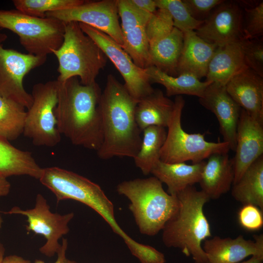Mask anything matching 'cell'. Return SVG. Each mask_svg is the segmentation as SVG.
I'll return each mask as SVG.
<instances>
[{"label":"cell","mask_w":263,"mask_h":263,"mask_svg":"<svg viewBox=\"0 0 263 263\" xmlns=\"http://www.w3.org/2000/svg\"><path fill=\"white\" fill-rule=\"evenodd\" d=\"M40 183L56 196L57 202L78 201L97 212L124 241L130 251L140 245L120 227L114 216V206L101 187L87 178L57 167L42 169Z\"/></svg>","instance_id":"277c9868"},{"label":"cell","mask_w":263,"mask_h":263,"mask_svg":"<svg viewBox=\"0 0 263 263\" xmlns=\"http://www.w3.org/2000/svg\"><path fill=\"white\" fill-rule=\"evenodd\" d=\"M81 30L98 45L120 73L126 89L139 101L152 93L151 86L145 69L137 66L129 54L110 36L93 27L79 23Z\"/></svg>","instance_id":"30bf717a"},{"label":"cell","mask_w":263,"mask_h":263,"mask_svg":"<svg viewBox=\"0 0 263 263\" xmlns=\"http://www.w3.org/2000/svg\"><path fill=\"white\" fill-rule=\"evenodd\" d=\"M235 155L232 159L234 172L233 184L247 168L263 155V123L241 108L236 131Z\"/></svg>","instance_id":"2e32d148"},{"label":"cell","mask_w":263,"mask_h":263,"mask_svg":"<svg viewBox=\"0 0 263 263\" xmlns=\"http://www.w3.org/2000/svg\"><path fill=\"white\" fill-rule=\"evenodd\" d=\"M247 67L240 42L217 47L208 64L206 81L225 86Z\"/></svg>","instance_id":"7402d4cb"},{"label":"cell","mask_w":263,"mask_h":263,"mask_svg":"<svg viewBox=\"0 0 263 263\" xmlns=\"http://www.w3.org/2000/svg\"><path fill=\"white\" fill-rule=\"evenodd\" d=\"M234 179L232 159L227 153H216L205 162L199 183L209 199L215 200L230 189Z\"/></svg>","instance_id":"ffe728a7"},{"label":"cell","mask_w":263,"mask_h":263,"mask_svg":"<svg viewBox=\"0 0 263 263\" xmlns=\"http://www.w3.org/2000/svg\"><path fill=\"white\" fill-rule=\"evenodd\" d=\"M243 10L238 2L226 1L215 7L195 32L206 42L217 47L244 39Z\"/></svg>","instance_id":"9a60e30c"},{"label":"cell","mask_w":263,"mask_h":263,"mask_svg":"<svg viewBox=\"0 0 263 263\" xmlns=\"http://www.w3.org/2000/svg\"><path fill=\"white\" fill-rule=\"evenodd\" d=\"M231 194L243 205L252 204L263 210V155L255 161L239 180L232 185Z\"/></svg>","instance_id":"83f0119b"},{"label":"cell","mask_w":263,"mask_h":263,"mask_svg":"<svg viewBox=\"0 0 263 263\" xmlns=\"http://www.w3.org/2000/svg\"><path fill=\"white\" fill-rule=\"evenodd\" d=\"M205 162L188 165L184 162L167 163L160 160L150 173L167 186L169 194L176 195L187 188L199 183Z\"/></svg>","instance_id":"603a6c76"},{"label":"cell","mask_w":263,"mask_h":263,"mask_svg":"<svg viewBox=\"0 0 263 263\" xmlns=\"http://www.w3.org/2000/svg\"><path fill=\"white\" fill-rule=\"evenodd\" d=\"M116 190L130 200L129 208L144 235L154 236L162 230L179 207L176 195L165 191L154 176L123 181Z\"/></svg>","instance_id":"5b68a950"},{"label":"cell","mask_w":263,"mask_h":263,"mask_svg":"<svg viewBox=\"0 0 263 263\" xmlns=\"http://www.w3.org/2000/svg\"><path fill=\"white\" fill-rule=\"evenodd\" d=\"M263 261V258L253 256L249 259L245 261H242L237 263H262Z\"/></svg>","instance_id":"b9f144b4"},{"label":"cell","mask_w":263,"mask_h":263,"mask_svg":"<svg viewBox=\"0 0 263 263\" xmlns=\"http://www.w3.org/2000/svg\"><path fill=\"white\" fill-rule=\"evenodd\" d=\"M1 29H2L0 28V43H1L2 42L4 41L7 38L6 35L0 32Z\"/></svg>","instance_id":"ee69618b"},{"label":"cell","mask_w":263,"mask_h":263,"mask_svg":"<svg viewBox=\"0 0 263 263\" xmlns=\"http://www.w3.org/2000/svg\"><path fill=\"white\" fill-rule=\"evenodd\" d=\"M156 7L167 10L170 14L174 27L183 33L195 31L204 21L197 20L189 13L181 0H154Z\"/></svg>","instance_id":"1f68e13d"},{"label":"cell","mask_w":263,"mask_h":263,"mask_svg":"<svg viewBox=\"0 0 263 263\" xmlns=\"http://www.w3.org/2000/svg\"><path fill=\"white\" fill-rule=\"evenodd\" d=\"M84 0H14L17 9L27 15L45 18L46 14L74 8L85 3Z\"/></svg>","instance_id":"4dcf8cb0"},{"label":"cell","mask_w":263,"mask_h":263,"mask_svg":"<svg viewBox=\"0 0 263 263\" xmlns=\"http://www.w3.org/2000/svg\"><path fill=\"white\" fill-rule=\"evenodd\" d=\"M150 83H158L166 89V95L187 94L201 97L207 87L212 82L201 81L196 76L188 74L177 76L169 75L156 67L151 66L145 69Z\"/></svg>","instance_id":"4316f807"},{"label":"cell","mask_w":263,"mask_h":263,"mask_svg":"<svg viewBox=\"0 0 263 263\" xmlns=\"http://www.w3.org/2000/svg\"><path fill=\"white\" fill-rule=\"evenodd\" d=\"M174 109V101L162 91L153 92L138 101L135 111L136 123L141 130L150 126L167 127Z\"/></svg>","instance_id":"cb8c5ba5"},{"label":"cell","mask_w":263,"mask_h":263,"mask_svg":"<svg viewBox=\"0 0 263 263\" xmlns=\"http://www.w3.org/2000/svg\"><path fill=\"white\" fill-rule=\"evenodd\" d=\"M123 37V49L138 67L151 66L146 25L151 15L136 7L130 0H117Z\"/></svg>","instance_id":"5bb4252c"},{"label":"cell","mask_w":263,"mask_h":263,"mask_svg":"<svg viewBox=\"0 0 263 263\" xmlns=\"http://www.w3.org/2000/svg\"><path fill=\"white\" fill-rule=\"evenodd\" d=\"M231 97L252 117L263 123V77L248 67L225 85Z\"/></svg>","instance_id":"d6986e66"},{"label":"cell","mask_w":263,"mask_h":263,"mask_svg":"<svg viewBox=\"0 0 263 263\" xmlns=\"http://www.w3.org/2000/svg\"><path fill=\"white\" fill-rule=\"evenodd\" d=\"M253 237L254 241L242 235L234 239L216 236L204 241L202 247L208 263H237L253 256L263 258V235Z\"/></svg>","instance_id":"ac0fdd59"},{"label":"cell","mask_w":263,"mask_h":263,"mask_svg":"<svg viewBox=\"0 0 263 263\" xmlns=\"http://www.w3.org/2000/svg\"><path fill=\"white\" fill-rule=\"evenodd\" d=\"M64 23H83L105 33L121 47L123 44L117 0H86L78 6L46 14Z\"/></svg>","instance_id":"4fadbf2b"},{"label":"cell","mask_w":263,"mask_h":263,"mask_svg":"<svg viewBox=\"0 0 263 263\" xmlns=\"http://www.w3.org/2000/svg\"><path fill=\"white\" fill-rule=\"evenodd\" d=\"M199 101L216 115L224 142L229 144L230 150L235 151L240 106L227 93L225 86L213 82L207 87Z\"/></svg>","instance_id":"e0dca14e"},{"label":"cell","mask_w":263,"mask_h":263,"mask_svg":"<svg viewBox=\"0 0 263 263\" xmlns=\"http://www.w3.org/2000/svg\"><path fill=\"white\" fill-rule=\"evenodd\" d=\"M0 28L17 34L28 54L47 57L61 45L65 23L53 18L32 16L17 9H0Z\"/></svg>","instance_id":"52a82bcc"},{"label":"cell","mask_w":263,"mask_h":263,"mask_svg":"<svg viewBox=\"0 0 263 263\" xmlns=\"http://www.w3.org/2000/svg\"><path fill=\"white\" fill-rule=\"evenodd\" d=\"M191 16L195 19L204 21L213 10L224 1L223 0H183Z\"/></svg>","instance_id":"8d00e7d4"},{"label":"cell","mask_w":263,"mask_h":263,"mask_svg":"<svg viewBox=\"0 0 263 263\" xmlns=\"http://www.w3.org/2000/svg\"><path fill=\"white\" fill-rule=\"evenodd\" d=\"M242 30L244 39L259 38L263 34V2L244 7Z\"/></svg>","instance_id":"836d02e7"},{"label":"cell","mask_w":263,"mask_h":263,"mask_svg":"<svg viewBox=\"0 0 263 263\" xmlns=\"http://www.w3.org/2000/svg\"><path fill=\"white\" fill-rule=\"evenodd\" d=\"M25 108L0 95V137L7 141L23 134L26 115Z\"/></svg>","instance_id":"f546056e"},{"label":"cell","mask_w":263,"mask_h":263,"mask_svg":"<svg viewBox=\"0 0 263 263\" xmlns=\"http://www.w3.org/2000/svg\"></svg>","instance_id":"bcb514c9"},{"label":"cell","mask_w":263,"mask_h":263,"mask_svg":"<svg viewBox=\"0 0 263 263\" xmlns=\"http://www.w3.org/2000/svg\"><path fill=\"white\" fill-rule=\"evenodd\" d=\"M57 82L55 114L59 132L73 144L97 151L103 142L101 88L96 82L82 85L78 77Z\"/></svg>","instance_id":"6da1fadb"},{"label":"cell","mask_w":263,"mask_h":263,"mask_svg":"<svg viewBox=\"0 0 263 263\" xmlns=\"http://www.w3.org/2000/svg\"><path fill=\"white\" fill-rule=\"evenodd\" d=\"M183 34V46L177 66L178 75L188 74L200 79L206 76L208 64L217 46L203 40L194 31Z\"/></svg>","instance_id":"44dd1931"},{"label":"cell","mask_w":263,"mask_h":263,"mask_svg":"<svg viewBox=\"0 0 263 263\" xmlns=\"http://www.w3.org/2000/svg\"><path fill=\"white\" fill-rule=\"evenodd\" d=\"M174 27L169 13L165 9L157 8L150 16L146 25L149 45L167 36Z\"/></svg>","instance_id":"d6a6232c"},{"label":"cell","mask_w":263,"mask_h":263,"mask_svg":"<svg viewBox=\"0 0 263 263\" xmlns=\"http://www.w3.org/2000/svg\"><path fill=\"white\" fill-rule=\"evenodd\" d=\"M6 213L20 214L27 217L26 230L42 235L46 239V243L39 250L48 257H53L58 252L61 247L58 240L69 232L68 224L74 217L73 212L63 215L52 212L46 199L41 194L37 195L34 208L24 210L15 207Z\"/></svg>","instance_id":"7c38bea8"},{"label":"cell","mask_w":263,"mask_h":263,"mask_svg":"<svg viewBox=\"0 0 263 263\" xmlns=\"http://www.w3.org/2000/svg\"><path fill=\"white\" fill-rule=\"evenodd\" d=\"M238 221L241 226L248 231H257L263 226V210L252 204H245L238 213Z\"/></svg>","instance_id":"d590c367"},{"label":"cell","mask_w":263,"mask_h":263,"mask_svg":"<svg viewBox=\"0 0 263 263\" xmlns=\"http://www.w3.org/2000/svg\"><path fill=\"white\" fill-rule=\"evenodd\" d=\"M5 249L3 245L0 243V263H1L2 260L4 258L5 254Z\"/></svg>","instance_id":"7bdbcfd3"},{"label":"cell","mask_w":263,"mask_h":263,"mask_svg":"<svg viewBox=\"0 0 263 263\" xmlns=\"http://www.w3.org/2000/svg\"><path fill=\"white\" fill-rule=\"evenodd\" d=\"M138 102L124 85L108 75L99 103L103 130V142L96 151L100 159L137 155L142 142L135 117Z\"/></svg>","instance_id":"7a4b0ae2"},{"label":"cell","mask_w":263,"mask_h":263,"mask_svg":"<svg viewBox=\"0 0 263 263\" xmlns=\"http://www.w3.org/2000/svg\"><path fill=\"white\" fill-rule=\"evenodd\" d=\"M68 247V241L62 238L61 247L57 252V259L54 263H78L75 261L69 260L66 258V252ZM34 263H45L42 260H36Z\"/></svg>","instance_id":"74e56055"},{"label":"cell","mask_w":263,"mask_h":263,"mask_svg":"<svg viewBox=\"0 0 263 263\" xmlns=\"http://www.w3.org/2000/svg\"><path fill=\"white\" fill-rule=\"evenodd\" d=\"M42 169L31 152L19 150L0 137V174L7 178L27 175L39 180Z\"/></svg>","instance_id":"484cf974"},{"label":"cell","mask_w":263,"mask_h":263,"mask_svg":"<svg viewBox=\"0 0 263 263\" xmlns=\"http://www.w3.org/2000/svg\"><path fill=\"white\" fill-rule=\"evenodd\" d=\"M185 103L182 96H176L160 160L167 163L190 161L196 164L204 161L214 153H227L230 150L227 143L208 142L205 140L204 134L188 133L183 129L181 115Z\"/></svg>","instance_id":"ba28073f"},{"label":"cell","mask_w":263,"mask_h":263,"mask_svg":"<svg viewBox=\"0 0 263 263\" xmlns=\"http://www.w3.org/2000/svg\"><path fill=\"white\" fill-rule=\"evenodd\" d=\"M57 80L35 84L33 102L26 112L23 134L37 146L54 147L61 141L55 114L57 103Z\"/></svg>","instance_id":"9c48e42d"},{"label":"cell","mask_w":263,"mask_h":263,"mask_svg":"<svg viewBox=\"0 0 263 263\" xmlns=\"http://www.w3.org/2000/svg\"><path fill=\"white\" fill-rule=\"evenodd\" d=\"M130 1L139 9L151 14H153L157 8L154 0H130Z\"/></svg>","instance_id":"f35d334b"},{"label":"cell","mask_w":263,"mask_h":263,"mask_svg":"<svg viewBox=\"0 0 263 263\" xmlns=\"http://www.w3.org/2000/svg\"><path fill=\"white\" fill-rule=\"evenodd\" d=\"M46 59L4 48L0 43V95L29 109L33 97L24 89V77L32 70L43 64Z\"/></svg>","instance_id":"8fae6325"},{"label":"cell","mask_w":263,"mask_h":263,"mask_svg":"<svg viewBox=\"0 0 263 263\" xmlns=\"http://www.w3.org/2000/svg\"><path fill=\"white\" fill-rule=\"evenodd\" d=\"M184 34L174 27L166 37L150 45L151 66L167 74L178 75L177 66L183 46Z\"/></svg>","instance_id":"d4e9b609"},{"label":"cell","mask_w":263,"mask_h":263,"mask_svg":"<svg viewBox=\"0 0 263 263\" xmlns=\"http://www.w3.org/2000/svg\"><path fill=\"white\" fill-rule=\"evenodd\" d=\"M1 263H31L21 256L13 255L4 257Z\"/></svg>","instance_id":"60d3db41"},{"label":"cell","mask_w":263,"mask_h":263,"mask_svg":"<svg viewBox=\"0 0 263 263\" xmlns=\"http://www.w3.org/2000/svg\"><path fill=\"white\" fill-rule=\"evenodd\" d=\"M11 189V184L7 177L0 174V197L7 195Z\"/></svg>","instance_id":"ab89813d"},{"label":"cell","mask_w":263,"mask_h":263,"mask_svg":"<svg viewBox=\"0 0 263 263\" xmlns=\"http://www.w3.org/2000/svg\"><path fill=\"white\" fill-rule=\"evenodd\" d=\"M2 223H3V220H2V217L0 216V229L2 226Z\"/></svg>","instance_id":"f6af8a7d"},{"label":"cell","mask_w":263,"mask_h":263,"mask_svg":"<svg viewBox=\"0 0 263 263\" xmlns=\"http://www.w3.org/2000/svg\"><path fill=\"white\" fill-rule=\"evenodd\" d=\"M240 43L246 66L263 77V38H244Z\"/></svg>","instance_id":"e575fe53"},{"label":"cell","mask_w":263,"mask_h":263,"mask_svg":"<svg viewBox=\"0 0 263 263\" xmlns=\"http://www.w3.org/2000/svg\"><path fill=\"white\" fill-rule=\"evenodd\" d=\"M143 131L140 148L133 159L136 166L144 175H147L160 160V153L167 132L165 128L155 126L148 127Z\"/></svg>","instance_id":"f1b7e54d"},{"label":"cell","mask_w":263,"mask_h":263,"mask_svg":"<svg viewBox=\"0 0 263 263\" xmlns=\"http://www.w3.org/2000/svg\"><path fill=\"white\" fill-rule=\"evenodd\" d=\"M176 195L179 207L162 229V241L167 247L178 248L187 257H191L194 263H208L202 244L212 236L204 211L209 199L193 186Z\"/></svg>","instance_id":"3957f363"},{"label":"cell","mask_w":263,"mask_h":263,"mask_svg":"<svg viewBox=\"0 0 263 263\" xmlns=\"http://www.w3.org/2000/svg\"><path fill=\"white\" fill-rule=\"evenodd\" d=\"M52 54L58 62L57 80L63 82L70 78L79 77L84 85L96 82V78L108 59L98 45L75 21L65 23L63 42Z\"/></svg>","instance_id":"8992f818"}]
</instances>
